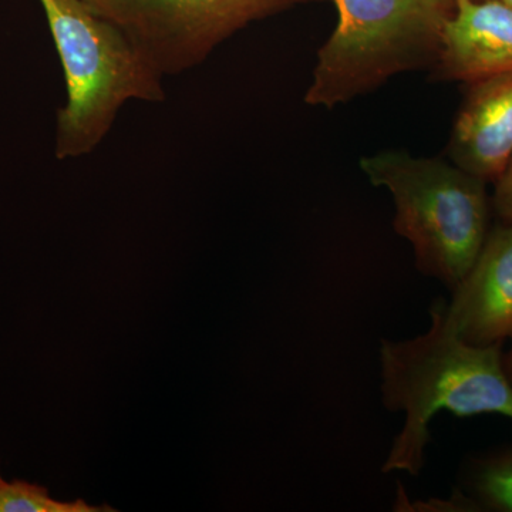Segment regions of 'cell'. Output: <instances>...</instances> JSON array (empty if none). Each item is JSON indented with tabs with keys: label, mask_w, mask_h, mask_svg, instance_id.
Wrapping results in <instances>:
<instances>
[{
	"label": "cell",
	"mask_w": 512,
	"mask_h": 512,
	"mask_svg": "<svg viewBox=\"0 0 512 512\" xmlns=\"http://www.w3.org/2000/svg\"><path fill=\"white\" fill-rule=\"evenodd\" d=\"M429 330L380 346L383 403L403 412V429L384 461V473L423 470L431 420L441 410L458 417L501 414L512 420V387L501 346H478L457 335L446 302H434Z\"/></svg>",
	"instance_id": "obj_1"
},
{
	"label": "cell",
	"mask_w": 512,
	"mask_h": 512,
	"mask_svg": "<svg viewBox=\"0 0 512 512\" xmlns=\"http://www.w3.org/2000/svg\"><path fill=\"white\" fill-rule=\"evenodd\" d=\"M55 42L66 104L57 113L56 157L93 153L128 101H163V77L126 33L84 0H39Z\"/></svg>",
	"instance_id": "obj_2"
},
{
	"label": "cell",
	"mask_w": 512,
	"mask_h": 512,
	"mask_svg": "<svg viewBox=\"0 0 512 512\" xmlns=\"http://www.w3.org/2000/svg\"><path fill=\"white\" fill-rule=\"evenodd\" d=\"M495 190L491 207L501 221L512 224V157L503 173L495 181Z\"/></svg>",
	"instance_id": "obj_11"
},
{
	"label": "cell",
	"mask_w": 512,
	"mask_h": 512,
	"mask_svg": "<svg viewBox=\"0 0 512 512\" xmlns=\"http://www.w3.org/2000/svg\"><path fill=\"white\" fill-rule=\"evenodd\" d=\"M467 483L470 504L512 512V448L477 461Z\"/></svg>",
	"instance_id": "obj_9"
},
{
	"label": "cell",
	"mask_w": 512,
	"mask_h": 512,
	"mask_svg": "<svg viewBox=\"0 0 512 512\" xmlns=\"http://www.w3.org/2000/svg\"><path fill=\"white\" fill-rule=\"evenodd\" d=\"M161 77L187 72L249 23L309 0H84Z\"/></svg>",
	"instance_id": "obj_5"
},
{
	"label": "cell",
	"mask_w": 512,
	"mask_h": 512,
	"mask_svg": "<svg viewBox=\"0 0 512 512\" xmlns=\"http://www.w3.org/2000/svg\"><path fill=\"white\" fill-rule=\"evenodd\" d=\"M360 168L392 194L394 228L413 245L417 268L453 289L490 232L487 183L456 164L399 150L362 158Z\"/></svg>",
	"instance_id": "obj_3"
},
{
	"label": "cell",
	"mask_w": 512,
	"mask_h": 512,
	"mask_svg": "<svg viewBox=\"0 0 512 512\" xmlns=\"http://www.w3.org/2000/svg\"><path fill=\"white\" fill-rule=\"evenodd\" d=\"M504 2L507 3V5H510L512 8V0H504Z\"/></svg>",
	"instance_id": "obj_13"
},
{
	"label": "cell",
	"mask_w": 512,
	"mask_h": 512,
	"mask_svg": "<svg viewBox=\"0 0 512 512\" xmlns=\"http://www.w3.org/2000/svg\"><path fill=\"white\" fill-rule=\"evenodd\" d=\"M457 335L478 346H503L512 336V224L490 229L470 271L446 303Z\"/></svg>",
	"instance_id": "obj_6"
},
{
	"label": "cell",
	"mask_w": 512,
	"mask_h": 512,
	"mask_svg": "<svg viewBox=\"0 0 512 512\" xmlns=\"http://www.w3.org/2000/svg\"><path fill=\"white\" fill-rule=\"evenodd\" d=\"M306 104L335 109L404 72L433 66L454 0H335Z\"/></svg>",
	"instance_id": "obj_4"
},
{
	"label": "cell",
	"mask_w": 512,
	"mask_h": 512,
	"mask_svg": "<svg viewBox=\"0 0 512 512\" xmlns=\"http://www.w3.org/2000/svg\"><path fill=\"white\" fill-rule=\"evenodd\" d=\"M113 508L94 507L86 501H59L42 485L12 481L0 484V512H104Z\"/></svg>",
	"instance_id": "obj_10"
},
{
	"label": "cell",
	"mask_w": 512,
	"mask_h": 512,
	"mask_svg": "<svg viewBox=\"0 0 512 512\" xmlns=\"http://www.w3.org/2000/svg\"><path fill=\"white\" fill-rule=\"evenodd\" d=\"M2 483H3V480H2V477H0V484H2Z\"/></svg>",
	"instance_id": "obj_14"
},
{
	"label": "cell",
	"mask_w": 512,
	"mask_h": 512,
	"mask_svg": "<svg viewBox=\"0 0 512 512\" xmlns=\"http://www.w3.org/2000/svg\"><path fill=\"white\" fill-rule=\"evenodd\" d=\"M447 153L451 163L495 183L512 157V73L468 84Z\"/></svg>",
	"instance_id": "obj_8"
},
{
	"label": "cell",
	"mask_w": 512,
	"mask_h": 512,
	"mask_svg": "<svg viewBox=\"0 0 512 512\" xmlns=\"http://www.w3.org/2000/svg\"><path fill=\"white\" fill-rule=\"evenodd\" d=\"M434 79L471 84L512 73V8L504 0H454Z\"/></svg>",
	"instance_id": "obj_7"
},
{
	"label": "cell",
	"mask_w": 512,
	"mask_h": 512,
	"mask_svg": "<svg viewBox=\"0 0 512 512\" xmlns=\"http://www.w3.org/2000/svg\"><path fill=\"white\" fill-rule=\"evenodd\" d=\"M510 340H511V348L508 349L507 353H503V365H504L505 375H507L508 382H510L511 387H512V336H511Z\"/></svg>",
	"instance_id": "obj_12"
}]
</instances>
